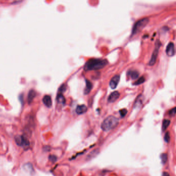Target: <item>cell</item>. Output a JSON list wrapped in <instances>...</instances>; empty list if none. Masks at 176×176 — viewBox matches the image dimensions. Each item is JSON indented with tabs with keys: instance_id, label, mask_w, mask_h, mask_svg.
<instances>
[{
	"instance_id": "1",
	"label": "cell",
	"mask_w": 176,
	"mask_h": 176,
	"mask_svg": "<svg viewBox=\"0 0 176 176\" xmlns=\"http://www.w3.org/2000/svg\"><path fill=\"white\" fill-rule=\"evenodd\" d=\"M108 64V61L105 59L90 58L85 64L84 69L85 71L97 70L104 68Z\"/></svg>"
},
{
	"instance_id": "2",
	"label": "cell",
	"mask_w": 176,
	"mask_h": 176,
	"mask_svg": "<svg viewBox=\"0 0 176 176\" xmlns=\"http://www.w3.org/2000/svg\"><path fill=\"white\" fill-rule=\"evenodd\" d=\"M119 123V119L114 116H109L101 123V128L104 131H109L117 126Z\"/></svg>"
},
{
	"instance_id": "3",
	"label": "cell",
	"mask_w": 176,
	"mask_h": 176,
	"mask_svg": "<svg viewBox=\"0 0 176 176\" xmlns=\"http://www.w3.org/2000/svg\"><path fill=\"white\" fill-rule=\"evenodd\" d=\"M149 19L148 18H144L136 22L133 27L132 35H135L138 32H140L147 25V24L149 23Z\"/></svg>"
},
{
	"instance_id": "4",
	"label": "cell",
	"mask_w": 176,
	"mask_h": 176,
	"mask_svg": "<svg viewBox=\"0 0 176 176\" xmlns=\"http://www.w3.org/2000/svg\"><path fill=\"white\" fill-rule=\"evenodd\" d=\"M14 142L17 145L22 147L24 149L29 148L30 143L26 136L24 135H16L14 137Z\"/></svg>"
},
{
	"instance_id": "5",
	"label": "cell",
	"mask_w": 176,
	"mask_h": 176,
	"mask_svg": "<svg viewBox=\"0 0 176 176\" xmlns=\"http://www.w3.org/2000/svg\"><path fill=\"white\" fill-rule=\"evenodd\" d=\"M161 46V43L160 41L159 40H157L155 43V49L153 52L151 59L149 61V65L150 66H153L155 64L157 59V57L158 56V54H159V49Z\"/></svg>"
},
{
	"instance_id": "6",
	"label": "cell",
	"mask_w": 176,
	"mask_h": 176,
	"mask_svg": "<svg viewBox=\"0 0 176 176\" xmlns=\"http://www.w3.org/2000/svg\"><path fill=\"white\" fill-rule=\"evenodd\" d=\"M166 54L169 56H173L175 54V45L173 42H169L167 46L166 49Z\"/></svg>"
},
{
	"instance_id": "7",
	"label": "cell",
	"mask_w": 176,
	"mask_h": 176,
	"mask_svg": "<svg viewBox=\"0 0 176 176\" xmlns=\"http://www.w3.org/2000/svg\"><path fill=\"white\" fill-rule=\"evenodd\" d=\"M119 80H120V76L119 75L116 74L115 76H114L109 82L110 87L113 89H115L118 85V84L119 82Z\"/></svg>"
},
{
	"instance_id": "8",
	"label": "cell",
	"mask_w": 176,
	"mask_h": 176,
	"mask_svg": "<svg viewBox=\"0 0 176 176\" xmlns=\"http://www.w3.org/2000/svg\"><path fill=\"white\" fill-rule=\"evenodd\" d=\"M119 96H120V94L117 91H115L112 93L108 96V102L113 103L115 102L119 98Z\"/></svg>"
},
{
	"instance_id": "9",
	"label": "cell",
	"mask_w": 176,
	"mask_h": 176,
	"mask_svg": "<svg viewBox=\"0 0 176 176\" xmlns=\"http://www.w3.org/2000/svg\"><path fill=\"white\" fill-rule=\"evenodd\" d=\"M43 103L48 108H50L52 104V101L51 97L49 95H46L42 99Z\"/></svg>"
},
{
	"instance_id": "10",
	"label": "cell",
	"mask_w": 176,
	"mask_h": 176,
	"mask_svg": "<svg viewBox=\"0 0 176 176\" xmlns=\"http://www.w3.org/2000/svg\"><path fill=\"white\" fill-rule=\"evenodd\" d=\"M87 111V108L84 104L79 105L76 108V113L78 115H81L85 113Z\"/></svg>"
},
{
	"instance_id": "11",
	"label": "cell",
	"mask_w": 176,
	"mask_h": 176,
	"mask_svg": "<svg viewBox=\"0 0 176 176\" xmlns=\"http://www.w3.org/2000/svg\"><path fill=\"white\" fill-rule=\"evenodd\" d=\"M93 88V84L92 83L88 81V80L86 79V87L84 89V94L85 95H87L88 94L91 90Z\"/></svg>"
},
{
	"instance_id": "12",
	"label": "cell",
	"mask_w": 176,
	"mask_h": 176,
	"mask_svg": "<svg viewBox=\"0 0 176 176\" xmlns=\"http://www.w3.org/2000/svg\"><path fill=\"white\" fill-rule=\"evenodd\" d=\"M128 75L129 76L132 80H135L138 78L139 73L136 70H130L128 72Z\"/></svg>"
},
{
	"instance_id": "13",
	"label": "cell",
	"mask_w": 176,
	"mask_h": 176,
	"mask_svg": "<svg viewBox=\"0 0 176 176\" xmlns=\"http://www.w3.org/2000/svg\"><path fill=\"white\" fill-rule=\"evenodd\" d=\"M143 96L142 95H138L134 103V108H138L140 107L143 104Z\"/></svg>"
},
{
	"instance_id": "14",
	"label": "cell",
	"mask_w": 176,
	"mask_h": 176,
	"mask_svg": "<svg viewBox=\"0 0 176 176\" xmlns=\"http://www.w3.org/2000/svg\"><path fill=\"white\" fill-rule=\"evenodd\" d=\"M36 93L35 92V91L33 90H31L29 92L28 97H27V100H28V102L29 104L31 103L33 101V99L36 97Z\"/></svg>"
},
{
	"instance_id": "15",
	"label": "cell",
	"mask_w": 176,
	"mask_h": 176,
	"mask_svg": "<svg viewBox=\"0 0 176 176\" xmlns=\"http://www.w3.org/2000/svg\"><path fill=\"white\" fill-rule=\"evenodd\" d=\"M57 101L58 103L64 105L66 103V99L64 95L62 94H59L57 96Z\"/></svg>"
},
{
	"instance_id": "16",
	"label": "cell",
	"mask_w": 176,
	"mask_h": 176,
	"mask_svg": "<svg viewBox=\"0 0 176 176\" xmlns=\"http://www.w3.org/2000/svg\"><path fill=\"white\" fill-rule=\"evenodd\" d=\"M23 168L25 169V170H27L28 172H29L30 174L33 173L34 172V170L33 169V167L31 163H27L24 165Z\"/></svg>"
},
{
	"instance_id": "17",
	"label": "cell",
	"mask_w": 176,
	"mask_h": 176,
	"mask_svg": "<svg viewBox=\"0 0 176 176\" xmlns=\"http://www.w3.org/2000/svg\"><path fill=\"white\" fill-rule=\"evenodd\" d=\"M170 123V121L168 119H164L163 120L162 123V130L163 131H165L167 129Z\"/></svg>"
},
{
	"instance_id": "18",
	"label": "cell",
	"mask_w": 176,
	"mask_h": 176,
	"mask_svg": "<svg viewBox=\"0 0 176 176\" xmlns=\"http://www.w3.org/2000/svg\"><path fill=\"white\" fill-rule=\"evenodd\" d=\"M145 81V79L144 77H141L140 78H139L134 83V85H140L143 83H144Z\"/></svg>"
},
{
	"instance_id": "19",
	"label": "cell",
	"mask_w": 176,
	"mask_h": 176,
	"mask_svg": "<svg viewBox=\"0 0 176 176\" xmlns=\"http://www.w3.org/2000/svg\"><path fill=\"white\" fill-rule=\"evenodd\" d=\"M161 159L162 161V162L163 164H165V163L167 161L168 159V156L166 153H163L161 155Z\"/></svg>"
},
{
	"instance_id": "20",
	"label": "cell",
	"mask_w": 176,
	"mask_h": 176,
	"mask_svg": "<svg viewBox=\"0 0 176 176\" xmlns=\"http://www.w3.org/2000/svg\"><path fill=\"white\" fill-rule=\"evenodd\" d=\"M49 160L52 163L56 162L57 160V158L55 155H50L49 157Z\"/></svg>"
},
{
	"instance_id": "21",
	"label": "cell",
	"mask_w": 176,
	"mask_h": 176,
	"mask_svg": "<svg viewBox=\"0 0 176 176\" xmlns=\"http://www.w3.org/2000/svg\"><path fill=\"white\" fill-rule=\"evenodd\" d=\"M164 140L167 143H169L170 140V134L169 132H167L164 136Z\"/></svg>"
},
{
	"instance_id": "22",
	"label": "cell",
	"mask_w": 176,
	"mask_h": 176,
	"mask_svg": "<svg viewBox=\"0 0 176 176\" xmlns=\"http://www.w3.org/2000/svg\"><path fill=\"white\" fill-rule=\"evenodd\" d=\"M127 112H128L127 110L125 108H123V109H122L119 110V113H120V116H121L122 117H124L126 115V114H127Z\"/></svg>"
},
{
	"instance_id": "23",
	"label": "cell",
	"mask_w": 176,
	"mask_h": 176,
	"mask_svg": "<svg viewBox=\"0 0 176 176\" xmlns=\"http://www.w3.org/2000/svg\"><path fill=\"white\" fill-rule=\"evenodd\" d=\"M176 108H172L171 110H169V114L171 116H175V114H176Z\"/></svg>"
},
{
	"instance_id": "24",
	"label": "cell",
	"mask_w": 176,
	"mask_h": 176,
	"mask_svg": "<svg viewBox=\"0 0 176 176\" xmlns=\"http://www.w3.org/2000/svg\"><path fill=\"white\" fill-rule=\"evenodd\" d=\"M65 90H66V86H65V85H62V86L60 87L59 91L62 93H63V92H64L65 91Z\"/></svg>"
},
{
	"instance_id": "25",
	"label": "cell",
	"mask_w": 176,
	"mask_h": 176,
	"mask_svg": "<svg viewBox=\"0 0 176 176\" xmlns=\"http://www.w3.org/2000/svg\"><path fill=\"white\" fill-rule=\"evenodd\" d=\"M162 176H170V175H169V174L167 172H164L163 173Z\"/></svg>"
}]
</instances>
